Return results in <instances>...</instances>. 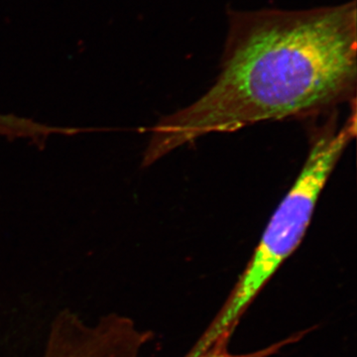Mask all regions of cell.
Listing matches in <instances>:
<instances>
[{"mask_svg":"<svg viewBox=\"0 0 357 357\" xmlns=\"http://www.w3.org/2000/svg\"><path fill=\"white\" fill-rule=\"evenodd\" d=\"M356 1L305 10L227 9L222 69L192 105L150 129L144 168L211 133L342 102L356 91Z\"/></svg>","mask_w":357,"mask_h":357,"instance_id":"cell-1","label":"cell"},{"mask_svg":"<svg viewBox=\"0 0 357 357\" xmlns=\"http://www.w3.org/2000/svg\"><path fill=\"white\" fill-rule=\"evenodd\" d=\"M356 134L354 110L342 128L326 130L317 138L297 180L272 215L236 287L185 357H198L215 344H229L249 305L299 246L326 181Z\"/></svg>","mask_w":357,"mask_h":357,"instance_id":"cell-2","label":"cell"},{"mask_svg":"<svg viewBox=\"0 0 357 357\" xmlns=\"http://www.w3.org/2000/svg\"><path fill=\"white\" fill-rule=\"evenodd\" d=\"M304 333H300L298 335H292V337L286 338V340H282V342L270 345L266 349L244 354H234L227 351V345L229 344H215L211 349H208V351H204V354H199L198 357H270L273 356V354H276L277 352L283 349L284 347H286V345L300 340L303 335H304Z\"/></svg>","mask_w":357,"mask_h":357,"instance_id":"cell-4","label":"cell"},{"mask_svg":"<svg viewBox=\"0 0 357 357\" xmlns=\"http://www.w3.org/2000/svg\"><path fill=\"white\" fill-rule=\"evenodd\" d=\"M146 331L117 312L88 321L66 309L52 321L39 357H139L149 342Z\"/></svg>","mask_w":357,"mask_h":357,"instance_id":"cell-3","label":"cell"}]
</instances>
